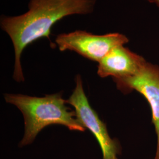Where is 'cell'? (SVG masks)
Returning <instances> with one entry per match:
<instances>
[{
    "label": "cell",
    "instance_id": "1",
    "mask_svg": "<svg viewBox=\"0 0 159 159\" xmlns=\"http://www.w3.org/2000/svg\"><path fill=\"white\" fill-rule=\"evenodd\" d=\"M95 4L96 0H30L25 13L2 16L1 28L8 35L14 46L15 81H24L21 57L27 46L42 38L51 41V30L56 23L70 16L91 14Z\"/></svg>",
    "mask_w": 159,
    "mask_h": 159
},
{
    "label": "cell",
    "instance_id": "2",
    "mask_svg": "<svg viewBox=\"0 0 159 159\" xmlns=\"http://www.w3.org/2000/svg\"><path fill=\"white\" fill-rule=\"evenodd\" d=\"M6 102L17 107L23 113L24 134L18 147L24 148L34 142L41 131L48 125H62L70 130L85 131L75 111L68 108L66 100L60 93L45 96H30L19 94H6Z\"/></svg>",
    "mask_w": 159,
    "mask_h": 159
},
{
    "label": "cell",
    "instance_id": "3",
    "mask_svg": "<svg viewBox=\"0 0 159 159\" xmlns=\"http://www.w3.org/2000/svg\"><path fill=\"white\" fill-rule=\"evenodd\" d=\"M66 102L74 107L76 116L81 125L95 137L102 152V159H119L118 156L121 152L120 143L110 137L107 125L91 107L79 74L75 77L74 91Z\"/></svg>",
    "mask_w": 159,
    "mask_h": 159
},
{
    "label": "cell",
    "instance_id": "4",
    "mask_svg": "<svg viewBox=\"0 0 159 159\" xmlns=\"http://www.w3.org/2000/svg\"><path fill=\"white\" fill-rule=\"evenodd\" d=\"M129 41L125 35L119 33L96 35L77 30L58 35L56 44L60 51H74L82 57L98 63L114 48L125 46Z\"/></svg>",
    "mask_w": 159,
    "mask_h": 159
},
{
    "label": "cell",
    "instance_id": "5",
    "mask_svg": "<svg viewBox=\"0 0 159 159\" xmlns=\"http://www.w3.org/2000/svg\"><path fill=\"white\" fill-rule=\"evenodd\" d=\"M120 91L125 94L136 90L145 97L152 113V122L157 135L154 159H159V66L146 63L136 74L125 79L115 81Z\"/></svg>",
    "mask_w": 159,
    "mask_h": 159
},
{
    "label": "cell",
    "instance_id": "6",
    "mask_svg": "<svg viewBox=\"0 0 159 159\" xmlns=\"http://www.w3.org/2000/svg\"><path fill=\"white\" fill-rule=\"evenodd\" d=\"M146 61L125 46H119L98 63L97 74L102 78L111 77L114 81L125 79L136 74Z\"/></svg>",
    "mask_w": 159,
    "mask_h": 159
},
{
    "label": "cell",
    "instance_id": "7",
    "mask_svg": "<svg viewBox=\"0 0 159 159\" xmlns=\"http://www.w3.org/2000/svg\"><path fill=\"white\" fill-rule=\"evenodd\" d=\"M148 2L155 4L159 9V0H146Z\"/></svg>",
    "mask_w": 159,
    "mask_h": 159
}]
</instances>
